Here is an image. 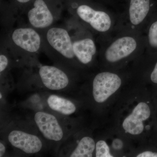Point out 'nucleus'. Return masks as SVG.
Here are the masks:
<instances>
[{"instance_id":"obj_14","label":"nucleus","mask_w":157,"mask_h":157,"mask_svg":"<svg viewBox=\"0 0 157 157\" xmlns=\"http://www.w3.org/2000/svg\"><path fill=\"white\" fill-rule=\"evenodd\" d=\"M143 35L145 51L150 53H157V10L149 21Z\"/></svg>"},{"instance_id":"obj_9","label":"nucleus","mask_w":157,"mask_h":157,"mask_svg":"<svg viewBox=\"0 0 157 157\" xmlns=\"http://www.w3.org/2000/svg\"><path fill=\"white\" fill-rule=\"evenodd\" d=\"M61 16L60 11L52 9L44 0H35L33 6L23 13L19 18L23 17L25 21L23 25L41 32L54 25Z\"/></svg>"},{"instance_id":"obj_6","label":"nucleus","mask_w":157,"mask_h":157,"mask_svg":"<svg viewBox=\"0 0 157 157\" xmlns=\"http://www.w3.org/2000/svg\"><path fill=\"white\" fill-rule=\"evenodd\" d=\"M67 27L71 34L73 52L81 71L98 67L99 49L94 35L73 18L70 20Z\"/></svg>"},{"instance_id":"obj_15","label":"nucleus","mask_w":157,"mask_h":157,"mask_svg":"<svg viewBox=\"0 0 157 157\" xmlns=\"http://www.w3.org/2000/svg\"><path fill=\"white\" fill-rule=\"evenodd\" d=\"M47 103L51 109L64 115H71L76 111V106L73 102L56 95L49 96Z\"/></svg>"},{"instance_id":"obj_12","label":"nucleus","mask_w":157,"mask_h":157,"mask_svg":"<svg viewBox=\"0 0 157 157\" xmlns=\"http://www.w3.org/2000/svg\"><path fill=\"white\" fill-rule=\"evenodd\" d=\"M39 74L42 83L49 90H58L63 89L70 82L67 74L55 66H41L39 69Z\"/></svg>"},{"instance_id":"obj_13","label":"nucleus","mask_w":157,"mask_h":157,"mask_svg":"<svg viewBox=\"0 0 157 157\" xmlns=\"http://www.w3.org/2000/svg\"><path fill=\"white\" fill-rule=\"evenodd\" d=\"M8 140L12 146L26 153H36L42 148V142L39 137L21 131H11L8 136Z\"/></svg>"},{"instance_id":"obj_21","label":"nucleus","mask_w":157,"mask_h":157,"mask_svg":"<svg viewBox=\"0 0 157 157\" xmlns=\"http://www.w3.org/2000/svg\"><path fill=\"white\" fill-rule=\"evenodd\" d=\"M30 1L31 0H16L17 2L21 4H26Z\"/></svg>"},{"instance_id":"obj_5","label":"nucleus","mask_w":157,"mask_h":157,"mask_svg":"<svg viewBox=\"0 0 157 157\" xmlns=\"http://www.w3.org/2000/svg\"><path fill=\"white\" fill-rule=\"evenodd\" d=\"M43 51L51 58L81 70L74 55L72 37L67 26L54 25L41 31Z\"/></svg>"},{"instance_id":"obj_19","label":"nucleus","mask_w":157,"mask_h":157,"mask_svg":"<svg viewBox=\"0 0 157 157\" xmlns=\"http://www.w3.org/2000/svg\"><path fill=\"white\" fill-rule=\"evenodd\" d=\"M135 152L132 155L136 157H157V152L152 151L149 150H140L138 152Z\"/></svg>"},{"instance_id":"obj_1","label":"nucleus","mask_w":157,"mask_h":157,"mask_svg":"<svg viewBox=\"0 0 157 157\" xmlns=\"http://www.w3.org/2000/svg\"><path fill=\"white\" fill-rule=\"evenodd\" d=\"M146 86L135 81L122 97L109 116V128L133 143L135 147L143 144L150 129V105L145 98Z\"/></svg>"},{"instance_id":"obj_22","label":"nucleus","mask_w":157,"mask_h":157,"mask_svg":"<svg viewBox=\"0 0 157 157\" xmlns=\"http://www.w3.org/2000/svg\"><path fill=\"white\" fill-rule=\"evenodd\" d=\"M2 94H0V98H1V99H2Z\"/></svg>"},{"instance_id":"obj_17","label":"nucleus","mask_w":157,"mask_h":157,"mask_svg":"<svg viewBox=\"0 0 157 157\" xmlns=\"http://www.w3.org/2000/svg\"><path fill=\"white\" fill-rule=\"evenodd\" d=\"M95 157H113L105 139L98 140L96 143Z\"/></svg>"},{"instance_id":"obj_8","label":"nucleus","mask_w":157,"mask_h":157,"mask_svg":"<svg viewBox=\"0 0 157 157\" xmlns=\"http://www.w3.org/2000/svg\"><path fill=\"white\" fill-rule=\"evenodd\" d=\"M5 44L14 55L34 56L43 51L41 33L24 25L11 30Z\"/></svg>"},{"instance_id":"obj_18","label":"nucleus","mask_w":157,"mask_h":157,"mask_svg":"<svg viewBox=\"0 0 157 157\" xmlns=\"http://www.w3.org/2000/svg\"><path fill=\"white\" fill-rule=\"evenodd\" d=\"M0 55V72L2 73L6 70L9 65V51L5 44L4 47L1 48Z\"/></svg>"},{"instance_id":"obj_3","label":"nucleus","mask_w":157,"mask_h":157,"mask_svg":"<svg viewBox=\"0 0 157 157\" xmlns=\"http://www.w3.org/2000/svg\"><path fill=\"white\" fill-rule=\"evenodd\" d=\"M131 64L118 70L99 68L92 78V95L96 104L110 115L122 97L134 83Z\"/></svg>"},{"instance_id":"obj_11","label":"nucleus","mask_w":157,"mask_h":157,"mask_svg":"<svg viewBox=\"0 0 157 157\" xmlns=\"http://www.w3.org/2000/svg\"><path fill=\"white\" fill-rule=\"evenodd\" d=\"M39 131L46 139L59 141L63 137V132L56 118L50 113L38 112L34 117Z\"/></svg>"},{"instance_id":"obj_20","label":"nucleus","mask_w":157,"mask_h":157,"mask_svg":"<svg viewBox=\"0 0 157 157\" xmlns=\"http://www.w3.org/2000/svg\"><path fill=\"white\" fill-rule=\"evenodd\" d=\"M6 147L2 142L0 143V157H2L6 152Z\"/></svg>"},{"instance_id":"obj_4","label":"nucleus","mask_w":157,"mask_h":157,"mask_svg":"<svg viewBox=\"0 0 157 157\" xmlns=\"http://www.w3.org/2000/svg\"><path fill=\"white\" fill-rule=\"evenodd\" d=\"M70 11L71 18L97 36L98 43L108 40L116 34L118 14L88 4L79 5L76 2L72 4Z\"/></svg>"},{"instance_id":"obj_10","label":"nucleus","mask_w":157,"mask_h":157,"mask_svg":"<svg viewBox=\"0 0 157 157\" xmlns=\"http://www.w3.org/2000/svg\"><path fill=\"white\" fill-rule=\"evenodd\" d=\"M134 78L137 82L146 85L157 84V53L145 51L131 64Z\"/></svg>"},{"instance_id":"obj_2","label":"nucleus","mask_w":157,"mask_h":157,"mask_svg":"<svg viewBox=\"0 0 157 157\" xmlns=\"http://www.w3.org/2000/svg\"><path fill=\"white\" fill-rule=\"evenodd\" d=\"M98 67L118 70L128 67L145 51L143 34L117 32L112 37L98 42Z\"/></svg>"},{"instance_id":"obj_7","label":"nucleus","mask_w":157,"mask_h":157,"mask_svg":"<svg viewBox=\"0 0 157 157\" xmlns=\"http://www.w3.org/2000/svg\"><path fill=\"white\" fill-rule=\"evenodd\" d=\"M157 9L151 0H130L126 10L118 14L116 32L143 34Z\"/></svg>"},{"instance_id":"obj_16","label":"nucleus","mask_w":157,"mask_h":157,"mask_svg":"<svg viewBox=\"0 0 157 157\" xmlns=\"http://www.w3.org/2000/svg\"><path fill=\"white\" fill-rule=\"evenodd\" d=\"M96 142L90 136H84L80 139L76 148L70 156L92 157L95 151Z\"/></svg>"}]
</instances>
